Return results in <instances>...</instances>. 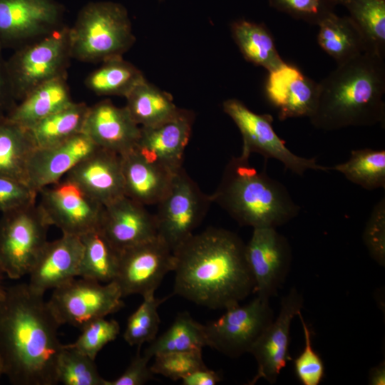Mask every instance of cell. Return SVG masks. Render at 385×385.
<instances>
[{
	"mask_svg": "<svg viewBox=\"0 0 385 385\" xmlns=\"http://www.w3.org/2000/svg\"><path fill=\"white\" fill-rule=\"evenodd\" d=\"M43 295L21 283L6 287L0 297V362L12 384H58L61 325Z\"/></svg>",
	"mask_w": 385,
	"mask_h": 385,
	"instance_id": "6da1fadb",
	"label": "cell"
},
{
	"mask_svg": "<svg viewBox=\"0 0 385 385\" xmlns=\"http://www.w3.org/2000/svg\"><path fill=\"white\" fill-rule=\"evenodd\" d=\"M245 250L242 239L225 229L192 235L173 250V294L212 309L240 304L255 289Z\"/></svg>",
	"mask_w": 385,
	"mask_h": 385,
	"instance_id": "7a4b0ae2",
	"label": "cell"
},
{
	"mask_svg": "<svg viewBox=\"0 0 385 385\" xmlns=\"http://www.w3.org/2000/svg\"><path fill=\"white\" fill-rule=\"evenodd\" d=\"M385 62L363 53L337 65L319 83L316 109L309 118L316 128L332 131L385 123Z\"/></svg>",
	"mask_w": 385,
	"mask_h": 385,
	"instance_id": "3957f363",
	"label": "cell"
},
{
	"mask_svg": "<svg viewBox=\"0 0 385 385\" xmlns=\"http://www.w3.org/2000/svg\"><path fill=\"white\" fill-rule=\"evenodd\" d=\"M240 155L227 164L221 181L210 195L240 225L276 228L296 217L300 207L287 188L267 173V159L258 171Z\"/></svg>",
	"mask_w": 385,
	"mask_h": 385,
	"instance_id": "277c9868",
	"label": "cell"
},
{
	"mask_svg": "<svg viewBox=\"0 0 385 385\" xmlns=\"http://www.w3.org/2000/svg\"><path fill=\"white\" fill-rule=\"evenodd\" d=\"M68 35L71 58L89 63L123 57L135 41L127 10L112 1L86 4Z\"/></svg>",
	"mask_w": 385,
	"mask_h": 385,
	"instance_id": "5b68a950",
	"label": "cell"
},
{
	"mask_svg": "<svg viewBox=\"0 0 385 385\" xmlns=\"http://www.w3.org/2000/svg\"><path fill=\"white\" fill-rule=\"evenodd\" d=\"M69 27L63 26L43 37L17 48L6 61L11 91L21 101L38 86L66 76L71 58Z\"/></svg>",
	"mask_w": 385,
	"mask_h": 385,
	"instance_id": "8992f818",
	"label": "cell"
},
{
	"mask_svg": "<svg viewBox=\"0 0 385 385\" xmlns=\"http://www.w3.org/2000/svg\"><path fill=\"white\" fill-rule=\"evenodd\" d=\"M51 226L38 205L6 212L0 220V265L10 279L29 274L47 244Z\"/></svg>",
	"mask_w": 385,
	"mask_h": 385,
	"instance_id": "52a82bcc",
	"label": "cell"
},
{
	"mask_svg": "<svg viewBox=\"0 0 385 385\" xmlns=\"http://www.w3.org/2000/svg\"><path fill=\"white\" fill-rule=\"evenodd\" d=\"M212 202L210 195L205 194L182 168L175 174L166 195L156 205L154 215L158 236L173 251L194 234Z\"/></svg>",
	"mask_w": 385,
	"mask_h": 385,
	"instance_id": "ba28073f",
	"label": "cell"
},
{
	"mask_svg": "<svg viewBox=\"0 0 385 385\" xmlns=\"http://www.w3.org/2000/svg\"><path fill=\"white\" fill-rule=\"evenodd\" d=\"M53 290L47 302L60 325L81 329L91 321L106 317L123 307V296L114 281L102 284L76 277Z\"/></svg>",
	"mask_w": 385,
	"mask_h": 385,
	"instance_id": "9c48e42d",
	"label": "cell"
},
{
	"mask_svg": "<svg viewBox=\"0 0 385 385\" xmlns=\"http://www.w3.org/2000/svg\"><path fill=\"white\" fill-rule=\"evenodd\" d=\"M222 108L241 133L243 142L241 155L250 157L252 153H260L265 159L279 161L286 170L300 176L308 170L328 172L331 169L319 165L315 158H307L292 153L274 131L272 115L257 114L235 98L224 101Z\"/></svg>",
	"mask_w": 385,
	"mask_h": 385,
	"instance_id": "30bf717a",
	"label": "cell"
},
{
	"mask_svg": "<svg viewBox=\"0 0 385 385\" xmlns=\"http://www.w3.org/2000/svg\"><path fill=\"white\" fill-rule=\"evenodd\" d=\"M269 300L257 296L245 305L227 308L220 317L205 325L208 346L232 358L250 353L274 319Z\"/></svg>",
	"mask_w": 385,
	"mask_h": 385,
	"instance_id": "8fae6325",
	"label": "cell"
},
{
	"mask_svg": "<svg viewBox=\"0 0 385 385\" xmlns=\"http://www.w3.org/2000/svg\"><path fill=\"white\" fill-rule=\"evenodd\" d=\"M56 0H0V51L17 48L65 26Z\"/></svg>",
	"mask_w": 385,
	"mask_h": 385,
	"instance_id": "7c38bea8",
	"label": "cell"
},
{
	"mask_svg": "<svg viewBox=\"0 0 385 385\" xmlns=\"http://www.w3.org/2000/svg\"><path fill=\"white\" fill-rule=\"evenodd\" d=\"M38 206L48 224L81 237L99 227L104 206L68 178L42 188Z\"/></svg>",
	"mask_w": 385,
	"mask_h": 385,
	"instance_id": "4fadbf2b",
	"label": "cell"
},
{
	"mask_svg": "<svg viewBox=\"0 0 385 385\" xmlns=\"http://www.w3.org/2000/svg\"><path fill=\"white\" fill-rule=\"evenodd\" d=\"M175 268L173 250L158 236L119 252L114 282L123 297L155 294L164 277Z\"/></svg>",
	"mask_w": 385,
	"mask_h": 385,
	"instance_id": "5bb4252c",
	"label": "cell"
},
{
	"mask_svg": "<svg viewBox=\"0 0 385 385\" xmlns=\"http://www.w3.org/2000/svg\"><path fill=\"white\" fill-rule=\"evenodd\" d=\"M245 253L255 282L254 293L269 299L276 296L291 267L292 255L287 239L274 227L253 228Z\"/></svg>",
	"mask_w": 385,
	"mask_h": 385,
	"instance_id": "9a60e30c",
	"label": "cell"
},
{
	"mask_svg": "<svg viewBox=\"0 0 385 385\" xmlns=\"http://www.w3.org/2000/svg\"><path fill=\"white\" fill-rule=\"evenodd\" d=\"M303 304V297L295 287L282 298L277 317L250 351L256 360L257 370L249 384H255L260 379L272 384L276 383L282 369L292 359L289 352L291 323L302 311Z\"/></svg>",
	"mask_w": 385,
	"mask_h": 385,
	"instance_id": "2e32d148",
	"label": "cell"
},
{
	"mask_svg": "<svg viewBox=\"0 0 385 385\" xmlns=\"http://www.w3.org/2000/svg\"><path fill=\"white\" fill-rule=\"evenodd\" d=\"M193 120L192 112L181 109L176 116L165 122L140 126L135 150L148 160L176 173L183 168Z\"/></svg>",
	"mask_w": 385,
	"mask_h": 385,
	"instance_id": "e0dca14e",
	"label": "cell"
},
{
	"mask_svg": "<svg viewBox=\"0 0 385 385\" xmlns=\"http://www.w3.org/2000/svg\"><path fill=\"white\" fill-rule=\"evenodd\" d=\"M265 91L279 120L309 118L317 107L319 83L305 76L297 66L285 62L269 72Z\"/></svg>",
	"mask_w": 385,
	"mask_h": 385,
	"instance_id": "ac0fdd59",
	"label": "cell"
},
{
	"mask_svg": "<svg viewBox=\"0 0 385 385\" xmlns=\"http://www.w3.org/2000/svg\"><path fill=\"white\" fill-rule=\"evenodd\" d=\"M82 132L98 148L122 156L135 148L140 126L125 106L105 100L88 107Z\"/></svg>",
	"mask_w": 385,
	"mask_h": 385,
	"instance_id": "d6986e66",
	"label": "cell"
},
{
	"mask_svg": "<svg viewBox=\"0 0 385 385\" xmlns=\"http://www.w3.org/2000/svg\"><path fill=\"white\" fill-rule=\"evenodd\" d=\"M98 229L119 252L158 236L155 215L127 196L104 207Z\"/></svg>",
	"mask_w": 385,
	"mask_h": 385,
	"instance_id": "ffe728a7",
	"label": "cell"
},
{
	"mask_svg": "<svg viewBox=\"0 0 385 385\" xmlns=\"http://www.w3.org/2000/svg\"><path fill=\"white\" fill-rule=\"evenodd\" d=\"M66 175L104 207L125 196L122 158L113 152L98 148Z\"/></svg>",
	"mask_w": 385,
	"mask_h": 385,
	"instance_id": "44dd1931",
	"label": "cell"
},
{
	"mask_svg": "<svg viewBox=\"0 0 385 385\" xmlns=\"http://www.w3.org/2000/svg\"><path fill=\"white\" fill-rule=\"evenodd\" d=\"M98 147L83 132L53 146L36 148L27 167V183L38 192L59 181Z\"/></svg>",
	"mask_w": 385,
	"mask_h": 385,
	"instance_id": "7402d4cb",
	"label": "cell"
},
{
	"mask_svg": "<svg viewBox=\"0 0 385 385\" xmlns=\"http://www.w3.org/2000/svg\"><path fill=\"white\" fill-rule=\"evenodd\" d=\"M83 252L81 237L71 235L48 242L31 268L29 287L44 294L78 277Z\"/></svg>",
	"mask_w": 385,
	"mask_h": 385,
	"instance_id": "603a6c76",
	"label": "cell"
},
{
	"mask_svg": "<svg viewBox=\"0 0 385 385\" xmlns=\"http://www.w3.org/2000/svg\"><path fill=\"white\" fill-rule=\"evenodd\" d=\"M121 158L125 196L145 206L157 205L175 173L148 160L135 149Z\"/></svg>",
	"mask_w": 385,
	"mask_h": 385,
	"instance_id": "cb8c5ba5",
	"label": "cell"
},
{
	"mask_svg": "<svg viewBox=\"0 0 385 385\" xmlns=\"http://www.w3.org/2000/svg\"><path fill=\"white\" fill-rule=\"evenodd\" d=\"M66 76L48 81L28 93L6 115L12 122L30 128L73 102Z\"/></svg>",
	"mask_w": 385,
	"mask_h": 385,
	"instance_id": "d4e9b609",
	"label": "cell"
},
{
	"mask_svg": "<svg viewBox=\"0 0 385 385\" xmlns=\"http://www.w3.org/2000/svg\"><path fill=\"white\" fill-rule=\"evenodd\" d=\"M29 130L0 118V175L27 183L29 160L36 149Z\"/></svg>",
	"mask_w": 385,
	"mask_h": 385,
	"instance_id": "484cf974",
	"label": "cell"
},
{
	"mask_svg": "<svg viewBox=\"0 0 385 385\" xmlns=\"http://www.w3.org/2000/svg\"><path fill=\"white\" fill-rule=\"evenodd\" d=\"M318 26V44L337 65L366 53L364 38L349 16L340 17L333 13Z\"/></svg>",
	"mask_w": 385,
	"mask_h": 385,
	"instance_id": "4316f807",
	"label": "cell"
},
{
	"mask_svg": "<svg viewBox=\"0 0 385 385\" xmlns=\"http://www.w3.org/2000/svg\"><path fill=\"white\" fill-rule=\"evenodd\" d=\"M231 32L247 61L268 72L285 63L277 50L272 35L264 24L237 20L232 24Z\"/></svg>",
	"mask_w": 385,
	"mask_h": 385,
	"instance_id": "83f0119b",
	"label": "cell"
},
{
	"mask_svg": "<svg viewBox=\"0 0 385 385\" xmlns=\"http://www.w3.org/2000/svg\"><path fill=\"white\" fill-rule=\"evenodd\" d=\"M125 108L134 121L141 126H151L170 120L181 111L169 93L162 91L146 79L138 83L125 97Z\"/></svg>",
	"mask_w": 385,
	"mask_h": 385,
	"instance_id": "f1b7e54d",
	"label": "cell"
},
{
	"mask_svg": "<svg viewBox=\"0 0 385 385\" xmlns=\"http://www.w3.org/2000/svg\"><path fill=\"white\" fill-rule=\"evenodd\" d=\"M80 237L83 252L78 277L101 283L114 281L118 269L119 252L98 228Z\"/></svg>",
	"mask_w": 385,
	"mask_h": 385,
	"instance_id": "f546056e",
	"label": "cell"
},
{
	"mask_svg": "<svg viewBox=\"0 0 385 385\" xmlns=\"http://www.w3.org/2000/svg\"><path fill=\"white\" fill-rule=\"evenodd\" d=\"M88 107L84 103L73 101L28 128L36 148L59 144L82 132Z\"/></svg>",
	"mask_w": 385,
	"mask_h": 385,
	"instance_id": "4dcf8cb0",
	"label": "cell"
},
{
	"mask_svg": "<svg viewBox=\"0 0 385 385\" xmlns=\"http://www.w3.org/2000/svg\"><path fill=\"white\" fill-rule=\"evenodd\" d=\"M360 31L366 53L385 58V0H337Z\"/></svg>",
	"mask_w": 385,
	"mask_h": 385,
	"instance_id": "1f68e13d",
	"label": "cell"
},
{
	"mask_svg": "<svg viewBox=\"0 0 385 385\" xmlns=\"http://www.w3.org/2000/svg\"><path fill=\"white\" fill-rule=\"evenodd\" d=\"M205 346H208L205 325L185 312L179 313L170 327L150 342L143 354L151 359L160 354L202 349Z\"/></svg>",
	"mask_w": 385,
	"mask_h": 385,
	"instance_id": "d6a6232c",
	"label": "cell"
},
{
	"mask_svg": "<svg viewBox=\"0 0 385 385\" xmlns=\"http://www.w3.org/2000/svg\"><path fill=\"white\" fill-rule=\"evenodd\" d=\"M143 79L139 69L123 57H117L102 62L88 76L85 84L97 95L125 97Z\"/></svg>",
	"mask_w": 385,
	"mask_h": 385,
	"instance_id": "836d02e7",
	"label": "cell"
},
{
	"mask_svg": "<svg viewBox=\"0 0 385 385\" xmlns=\"http://www.w3.org/2000/svg\"><path fill=\"white\" fill-rule=\"evenodd\" d=\"M350 182L373 190L385 188V150L364 148L351 151L346 162L331 168Z\"/></svg>",
	"mask_w": 385,
	"mask_h": 385,
	"instance_id": "e575fe53",
	"label": "cell"
},
{
	"mask_svg": "<svg viewBox=\"0 0 385 385\" xmlns=\"http://www.w3.org/2000/svg\"><path fill=\"white\" fill-rule=\"evenodd\" d=\"M58 383L64 385H105L94 360L69 346L63 344L56 366Z\"/></svg>",
	"mask_w": 385,
	"mask_h": 385,
	"instance_id": "d590c367",
	"label": "cell"
},
{
	"mask_svg": "<svg viewBox=\"0 0 385 385\" xmlns=\"http://www.w3.org/2000/svg\"><path fill=\"white\" fill-rule=\"evenodd\" d=\"M143 298L141 304L128 317L123 334L129 345L138 347L156 338L160 322L158 309L168 297L157 298L155 294H150Z\"/></svg>",
	"mask_w": 385,
	"mask_h": 385,
	"instance_id": "8d00e7d4",
	"label": "cell"
},
{
	"mask_svg": "<svg viewBox=\"0 0 385 385\" xmlns=\"http://www.w3.org/2000/svg\"><path fill=\"white\" fill-rule=\"evenodd\" d=\"M150 366L153 374H160L173 381L181 380L192 371L206 367L202 349L168 352L155 355Z\"/></svg>",
	"mask_w": 385,
	"mask_h": 385,
	"instance_id": "74e56055",
	"label": "cell"
},
{
	"mask_svg": "<svg viewBox=\"0 0 385 385\" xmlns=\"http://www.w3.org/2000/svg\"><path fill=\"white\" fill-rule=\"evenodd\" d=\"M81 330V334L76 342L68 344L95 360L98 352L116 339L120 333V325L115 320L100 317L88 322Z\"/></svg>",
	"mask_w": 385,
	"mask_h": 385,
	"instance_id": "f35d334b",
	"label": "cell"
},
{
	"mask_svg": "<svg viewBox=\"0 0 385 385\" xmlns=\"http://www.w3.org/2000/svg\"><path fill=\"white\" fill-rule=\"evenodd\" d=\"M270 6L292 18L318 26L334 13L337 0H269Z\"/></svg>",
	"mask_w": 385,
	"mask_h": 385,
	"instance_id": "ab89813d",
	"label": "cell"
},
{
	"mask_svg": "<svg viewBox=\"0 0 385 385\" xmlns=\"http://www.w3.org/2000/svg\"><path fill=\"white\" fill-rule=\"evenodd\" d=\"M297 316L304 332V347L294 360V372L303 385H319L324 376V364L312 347L311 331L301 311Z\"/></svg>",
	"mask_w": 385,
	"mask_h": 385,
	"instance_id": "60d3db41",
	"label": "cell"
},
{
	"mask_svg": "<svg viewBox=\"0 0 385 385\" xmlns=\"http://www.w3.org/2000/svg\"><path fill=\"white\" fill-rule=\"evenodd\" d=\"M371 257L379 265L385 264V197L375 204L362 235Z\"/></svg>",
	"mask_w": 385,
	"mask_h": 385,
	"instance_id": "b9f144b4",
	"label": "cell"
},
{
	"mask_svg": "<svg viewBox=\"0 0 385 385\" xmlns=\"http://www.w3.org/2000/svg\"><path fill=\"white\" fill-rule=\"evenodd\" d=\"M38 194L25 183L0 175V211L2 213L36 204Z\"/></svg>",
	"mask_w": 385,
	"mask_h": 385,
	"instance_id": "7bdbcfd3",
	"label": "cell"
},
{
	"mask_svg": "<svg viewBox=\"0 0 385 385\" xmlns=\"http://www.w3.org/2000/svg\"><path fill=\"white\" fill-rule=\"evenodd\" d=\"M140 349L138 347L136 355L124 372L114 380H106L105 385H142L153 379V373L148 366L150 359L141 354Z\"/></svg>",
	"mask_w": 385,
	"mask_h": 385,
	"instance_id": "ee69618b",
	"label": "cell"
},
{
	"mask_svg": "<svg viewBox=\"0 0 385 385\" xmlns=\"http://www.w3.org/2000/svg\"><path fill=\"white\" fill-rule=\"evenodd\" d=\"M16 104L14 98L6 70V61L0 51V118L6 117Z\"/></svg>",
	"mask_w": 385,
	"mask_h": 385,
	"instance_id": "f6af8a7d",
	"label": "cell"
},
{
	"mask_svg": "<svg viewBox=\"0 0 385 385\" xmlns=\"http://www.w3.org/2000/svg\"><path fill=\"white\" fill-rule=\"evenodd\" d=\"M221 380L218 373L207 366L195 370L181 379L183 385H215Z\"/></svg>",
	"mask_w": 385,
	"mask_h": 385,
	"instance_id": "bcb514c9",
	"label": "cell"
},
{
	"mask_svg": "<svg viewBox=\"0 0 385 385\" xmlns=\"http://www.w3.org/2000/svg\"><path fill=\"white\" fill-rule=\"evenodd\" d=\"M369 384L371 385L385 384V363L381 361L372 367L369 374Z\"/></svg>",
	"mask_w": 385,
	"mask_h": 385,
	"instance_id": "7dc6e473",
	"label": "cell"
},
{
	"mask_svg": "<svg viewBox=\"0 0 385 385\" xmlns=\"http://www.w3.org/2000/svg\"><path fill=\"white\" fill-rule=\"evenodd\" d=\"M5 273L2 269V267L0 265V297L4 293L5 287L3 284V281L4 278Z\"/></svg>",
	"mask_w": 385,
	"mask_h": 385,
	"instance_id": "c3c4849f",
	"label": "cell"
},
{
	"mask_svg": "<svg viewBox=\"0 0 385 385\" xmlns=\"http://www.w3.org/2000/svg\"><path fill=\"white\" fill-rule=\"evenodd\" d=\"M2 375H4V374H3V371H2L1 364V362H0V378H1V376Z\"/></svg>",
	"mask_w": 385,
	"mask_h": 385,
	"instance_id": "681fc988",
	"label": "cell"
}]
</instances>
